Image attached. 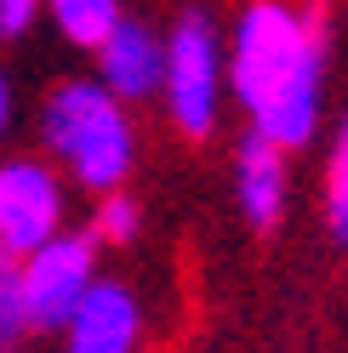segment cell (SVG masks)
I'll use <instances>...</instances> for the list:
<instances>
[{
    "label": "cell",
    "mask_w": 348,
    "mask_h": 353,
    "mask_svg": "<svg viewBox=\"0 0 348 353\" xmlns=\"http://www.w3.org/2000/svg\"><path fill=\"white\" fill-rule=\"evenodd\" d=\"M35 12H40V0H0V40H17V34H29Z\"/></svg>",
    "instance_id": "4fadbf2b"
},
{
    "label": "cell",
    "mask_w": 348,
    "mask_h": 353,
    "mask_svg": "<svg viewBox=\"0 0 348 353\" xmlns=\"http://www.w3.org/2000/svg\"><path fill=\"white\" fill-rule=\"evenodd\" d=\"M137 325H143L137 296L120 279H92V291L80 296L63 330H69V353H132Z\"/></svg>",
    "instance_id": "8992f818"
},
{
    "label": "cell",
    "mask_w": 348,
    "mask_h": 353,
    "mask_svg": "<svg viewBox=\"0 0 348 353\" xmlns=\"http://www.w3.org/2000/svg\"><path fill=\"white\" fill-rule=\"evenodd\" d=\"M40 6L57 17V29L69 34L75 46H92V52L108 40V29L120 23V6H115V0H40Z\"/></svg>",
    "instance_id": "9c48e42d"
},
{
    "label": "cell",
    "mask_w": 348,
    "mask_h": 353,
    "mask_svg": "<svg viewBox=\"0 0 348 353\" xmlns=\"http://www.w3.org/2000/svg\"><path fill=\"white\" fill-rule=\"evenodd\" d=\"M97 63H103V92L115 97H148L160 85V69H166V40L148 34V23H132V17H120L108 40L97 46Z\"/></svg>",
    "instance_id": "52a82bcc"
},
{
    "label": "cell",
    "mask_w": 348,
    "mask_h": 353,
    "mask_svg": "<svg viewBox=\"0 0 348 353\" xmlns=\"http://www.w3.org/2000/svg\"><path fill=\"white\" fill-rule=\"evenodd\" d=\"M166 103H171V120L188 137H206L217 125V29L206 12H183L177 29L166 40Z\"/></svg>",
    "instance_id": "277c9868"
},
{
    "label": "cell",
    "mask_w": 348,
    "mask_h": 353,
    "mask_svg": "<svg viewBox=\"0 0 348 353\" xmlns=\"http://www.w3.org/2000/svg\"><path fill=\"white\" fill-rule=\"evenodd\" d=\"M234 188H240V211L251 228H274L280 205H286V148H274L269 137L240 143V160H234Z\"/></svg>",
    "instance_id": "ba28073f"
},
{
    "label": "cell",
    "mask_w": 348,
    "mask_h": 353,
    "mask_svg": "<svg viewBox=\"0 0 348 353\" xmlns=\"http://www.w3.org/2000/svg\"><path fill=\"white\" fill-rule=\"evenodd\" d=\"M325 223H331V234L348 245V125H342V143H337V160H331V188H325Z\"/></svg>",
    "instance_id": "7c38bea8"
},
{
    "label": "cell",
    "mask_w": 348,
    "mask_h": 353,
    "mask_svg": "<svg viewBox=\"0 0 348 353\" xmlns=\"http://www.w3.org/2000/svg\"><path fill=\"white\" fill-rule=\"evenodd\" d=\"M6 114H12V92H6V74H0V131H6Z\"/></svg>",
    "instance_id": "5bb4252c"
},
{
    "label": "cell",
    "mask_w": 348,
    "mask_h": 353,
    "mask_svg": "<svg viewBox=\"0 0 348 353\" xmlns=\"http://www.w3.org/2000/svg\"><path fill=\"white\" fill-rule=\"evenodd\" d=\"M92 234H97V239H108V245H126V239L137 234V200H132V194H103Z\"/></svg>",
    "instance_id": "8fae6325"
},
{
    "label": "cell",
    "mask_w": 348,
    "mask_h": 353,
    "mask_svg": "<svg viewBox=\"0 0 348 353\" xmlns=\"http://www.w3.org/2000/svg\"><path fill=\"white\" fill-rule=\"evenodd\" d=\"M97 279V239L92 234H52L23 256V319L35 330L69 325L80 296Z\"/></svg>",
    "instance_id": "3957f363"
},
{
    "label": "cell",
    "mask_w": 348,
    "mask_h": 353,
    "mask_svg": "<svg viewBox=\"0 0 348 353\" xmlns=\"http://www.w3.org/2000/svg\"><path fill=\"white\" fill-rule=\"evenodd\" d=\"M314 46H325V12H291L280 0H257L246 6L240 29H234V57H229V80L240 92L246 108L274 97L286 74L297 69Z\"/></svg>",
    "instance_id": "7a4b0ae2"
},
{
    "label": "cell",
    "mask_w": 348,
    "mask_h": 353,
    "mask_svg": "<svg viewBox=\"0 0 348 353\" xmlns=\"http://www.w3.org/2000/svg\"><path fill=\"white\" fill-rule=\"evenodd\" d=\"M63 234V183L40 160H0V245L29 256Z\"/></svg>",
    "instance_id": "5b68a950"
},
{
    "label": "cell",
    "mask_w": 348,
    "mask_h": 353,
    "mask_svg": "<svg viewBox=\"0 0 348 353\" xmlns=\"http://www.w3.org/2000/svg\"><path fill=\"white\" fill-rule=\"evenodd\" d=\"M46 143L80 188L115 194L132 171V125L120 114V97L92 80H75L46 103Z\"/></svg>",
    "instance_id": "6da1fadb"
},
{
    "label": "cell",
    "mask_w": 348,
    "mask_h": 353,
    "mask_svg": "<svg viewBox=\"0 0 348 353\" xmlns=\"http://www.w3.org/2000/svg\"><path fill=\"white\" fill-rule=\"evenodd\" d=\"M29 330L23 319V256H12L0 245V353H12V342Z\"/></svg>",
    "instance_id": "30bf717a"
}]
</instances>
